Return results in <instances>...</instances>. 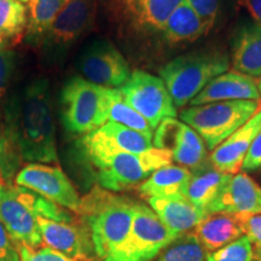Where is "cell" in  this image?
<instances>
[{"instance_id":"1","label":"cell","mask_w":261,"mask_h":261,"mask_svg":"<svg viewBox=\"0 0 261 261\" xmlns=\"http://www.w3.org/2000/svg\"><path fill=\"white\" fill-rule=\"evenodd\" d=\"M4 119L3 126L23 161L57 162L56 126L47 79L32 80L12 94L6 102Z\"/></svg>"},{"instance_id":"2","label":"cell","mask_w":261,"mask_h":261,"mask_svg":"<svg viewBox=\"0 0 261 261\" xmlns=\"http://www.w3.org/2000/svg\"><path fill=\"white\" fill-rule=\"evenodd\" d=\"M77 149L84 161L96 173L99 187L114 192L140 185L155 171L173 161L171 152L163 149L152 148L143 154L117 150L98 129L81 137Z\"/></svg>"},{"instance_id":"3","label":"cell","mask_w":261,"mask_h":261,"mask_svg":"<svg viewBox=\"0 0 261 261\" xmlns=\"http://www.w3.org/2000/svg\"><path fill=\"white\" fill-rule=\"evenodd\" d=\"M135 205V201L100 187L81 198L77 215L89 232L97 259H106L123 242L132 226Z\"/></svg>"},{"instance_id":"4","label":"cell","mask_w":261,"mask_h":261,"mask_svg":"<svg viewBox=\"0 0 261 261\" xmlns=\"http://www.w3.org/2000/svg\"><path fill=\"white\" fill-rule=\"evenodd\" d=\"M230 67L227 54L219 48H202L169 61L160 76L177 109L190 103L202 90Z\"/></svg>"},{"instance_id":"5","label":"cell","mask_w":261,"mask_h":261,"mask_svg":"<svg viewBox=\"0 0 261 261\" xmlns=\"http://www.w3.org/2000/svg\"><path fill=\"white\" fill-rule=\"evenodd\" d=\"M115 89L103 87L81 76L64 84L60 97L61 121L73 135H87L106 125Z\"/></svg>"},{"instance_id":"6","label":"cell","mask_w":261,"mask_h":261,"mask_svg":"<svg viewBox=\"0 0 261 261\" xmlns=\"http://www.w3.org/2000/svg\"><path fill=\"white\" fill-rule=\"evenodd\" d=\"M260 109V100H228L190 107L180 113V119L213 151Z\"/></svg>"},{"instance_id":"7","label":"cell","mask_w":261,"mask_h":261,"mask_svg":"<svg viewBox=\"0 0 261 261\" xmlns=\"http://www.w3.org/2000/svg\"><path fill=\"white\" fill-rule=\"evenodd\" d=\"M109 19L135 40L162 34L166 22L184 0H102Z\"/></svg>"},{"instance_id":"8","label":"cell","mask_w":261,"mask_h":261,"mask_svg":"<svg viewBox=\"0 0 261 261\" xmlns=\"http://www.w3.org/2000/svg\"><path fill=\"white\" fill-rule=\"evenodd\" d=\"M177 238L151 208L136 202L128 234L102 261H152Z\"/></svg>"},{"instance_id":"9","label":"cell","mask_w":261,"mask_h":261,"mask_svg":"<svg viewBox=\"0 0 261 261\" xmlns=\"http://www.w3.org/2000/svg\"><path fill=\"white\" fill-rule=\"evenodd\" d=\"M119 90L126 103L144 117L152 129L165 119L177 116V108L161 77L137 69Z\"/></svg>"},{"instance_id":"10","label":"cell","mask_w":261,"mask_h":261,"mask_svg":"<svg viewBox=\"0 0 261 261\" xmlns=\"http://www.w3.org/2000/svg\"><path fill=\"white\" fill-rule=\"evenodd\" d=\"M77 68L84 79L103 87H121L130 76L123 55L106 39H98L81 51Z\"/></svg>"},{"instance_id":"11","label":"cell","mask_w":261,"mask_h":261,"mask_svg":"<svg viewBox=\"0 0 261 261\" xmlns=\"http://www.w3.org/2000/svg\"><path fill=\"white\" fill-rule=\"evenodd\" d=\"M99 0H70L44 38L52 58L65 54L94 24Z\"/></svg>"},{"instance_id":"12","label":"cell","mask_w":261,"mask_h":261,"mask_svg":"<svg viewBox=\"0 0 261 261\" xmlns=\"http://www.w3.org/2000/svg\"><path fill=\"white\" fill-rule=\"evenodd\" d=\"M15 184L44 196L61 207L79 213L81 198L73 182L60 167L29 163L17 173Z\"/></svg>"},{"instance_id":"13","label":"cell","mask_w":261,"mask_h":261,"mask_svg":"<svg viewBox=\"0 0 261 261\" xmlns=\"http://www.w3.org/2000/svg\"><path fill=\"white\" fill-rule=\"evenodd\" d=\"M152 142L154 148L171 152L172 159L182 167L197 169L207 158L203 139L190 126L174 117H168L160 123Z\"/></svg>"},{"instance_id":"14","label":"cell","mask_w":261,"mask_h":261,"mask_svg":"<svg viewBox=\"0 0 261 261\" xmlns=\"http://www.w3.org/2000/svg\"><path fill=\"white\" fill-rule=\"evenodd\" d=\"M42 242L75 261H90L96 257L86 227L77 219L73 223H60L37 218Z\"/></svg>"},{"instance_id":"15","label":"cell","mask_w":261,"mask_h":261,"mask_svg":"<svg viewBox=\"0 0 261 261\" xmlns=\"http://www.w3.org/2000/svg\"><path fill=\"white\" fill-rule=\"evenodd\" d=\"M0 221L17 244L38 248L42 243L37 217L16 197L11 185H0Z\"/></svg>"},{"instance_id":"16","label":"cell","mask_w":261,"mask_h":261,"mask_svg":"<svg viewBox=\"0 0 261 261\" xmlns=\"http://www.w3.org/2000/svg\"><path fill=\"white\" fill-rule=\"evenodd\" d=\"M205 213L261 214V187L246 173H237L208 205Z\"/></svg>"},{"instance_id":"17","label":"cell","mask_w":261,"mask_h":261,"mask_svg":"<svg viewBox=\"0 0 261 261\" xmlns=\"http://www.w3.org/2000/svg\"><path fill=\"white\" fill-rule=\"evenodd\" d=\"M260 130L261 109L249 121L213 150L210 160L214 169L225 174H237L242 169L244 159Z\"/></svg>"},{"instance_id":"18","label":"cell","mask_w":261,"mask_h":261,"mask_svg":"<svg viewBox=\"0 0 261 261\" xmlns=\"http://www.w3.org/2000/svg\"><path fill=\"white\" fill-rule=\"evenodd\" d=\"M257 83L253 77L237 71H228L211 81L200 93L190 100L191 107L228 102V100H259Z\"/></svg>"},{"instance_id":"19","label":"cell","mask_w":261,"mask_h":261,"mask_svg":"<svg viewBox=\"0 0 261 261\" xmlns=\"http://www.w3.org/2000/svg\"><path fill=\"white\" fill-rule=\"evenodd\" d=\"M148 203L163 225L178 237L195 228L208 215L185 197H150Z\"/></svg>"},{"instance_id":"20","label":"cell","mask_w":261,"mask_h":261,"mask_svg":"<svg viewBox=\"0 0 261 261\" xmlns=\"http://www.w3.org/2000/svg\"><path fill=\"white\" fill-rule=\"evenodd\" d=\"M232 65L237 73L261 76V24L244 23L237 29L232 42Z\"/></svg>"},{"instance_id":"21","label":"cell","mask_w":261,"mask_h":261,"mask_svg":"<svg viewBox=\"0 0 261 261\" xmlns=\"http://www.w3.org/2000/svg\"><path fill=\"white\" fill-rule=\"evenodd\" d=\"M194 230L192 233L208 254L243 236L237 215L228 213L208 214Z\"/></svg>"},{"instance_id":"22","label":"cell","mask_w":261,"mask_h":261,"mask_svg":"<svg viewBox=\"0 0 261 261\" xmlns=\"http://www.w3.org/2000/svg\"><path fill=\"white\" fill-rule=\"evenodd\" d=\"M191 175L190 169L182 166H165L145 179L138 187V192L146 198L185 197Z\"/></svg>"},{"instance_id":"23","label":"cell","mask_w":261,"mask_h":261,"mask_svg":"<svg viewBox=\"0 0 261 261\" xmlns=\"http://www.w3.org/2000/svg\"><path fill=\"white\" fill-rule=\"evenodd\" d=\"M207 22H204L197 12L182 2L172 12L162 31V39L166 44L178 45L182 42H192L211 31Z\"/></svg>"},{"instance_id":"24","label":"cell","mask_w":261,"mask_h":261,"mask_svg":"<svg viewBox=\"0 0 261 261\" xmlns=\"http://www.w3.org/2000/svg\"><path fill=\"white\" fill-rule=\"evenodd\" d=\"M231 177V174H225L214 168L195 173L189 181L185 197L196 207L205 212Z\"/></svg>"},{"instance_id":"25","label":"cell","mask_w":261,"mask_h":261,"mask_svg":"<svg viewBox=\"0 0 261 261\" xmlns=\"http://www.w3.org/2000/svg\"><path fill=\"white\" fill-rule=\"evenodd\" d=\"M70 0H29L27 40L37 44L44 40L56 18Z\"/></svg>"},{"instance_id":"26","label":"cell","mask_w":261,"mask_h":261,"mask_svg":"<svg viewBox=\"0 0 261 261\" xmlns=\"http://www.w3.org/2000/svg\"><path fill=\"white\" fill-rule=\"evenodd\" d=\"M99 133L112 144L114 148L121 151L132 152V154H143L154 148L152 138L143 133L130 129L128 127L115 122H107L100 128Z\"/></svg>"},{"instance_id":"27","label":"cell","mask_w":261,"mask_h":261,"mask_svg":"<svg viewBox=\"0 0 261 261\" xmlns=\"http://www.w3.org/2000/svg\"><path fill=\"white\" fill-rule=\"evenodd\" d=\"M11 189L16 197L37 218H44V219L60 221V223H73L75 221L74 215L70 212L47 200L44 196L16 184H12Z\"/></svg>"},{"instance_id":"28","label":"cell","mask_w":261,"mask_h":261,"mask_svg":"<svg viewBox=\"0 0 261 261\" xmlns=\"http://www.w3.org/2000/svg\"><path fill=\"white\" fill-rule=\"evenodd\" d=\"M28 24L27 6L18 0H0V37L18 38Z\"/></svg>"},{"instance_id":"29","label":"cell","mask_w":261,"mask_h":261,"mask_svg":"<svg viewBox=\"0 0 261 261\" xmlns=\"http://www.w3.org/2000/svg\"><path fill=\"white\" fill-rule=\"evenodd\" d=\"M109 121L128 127L130 129H135L152 138V128L150 127L149 122L126 103L119 89H115V92H114L109 112Z\"/></svg>"},{"instance_id":"30","label":"cell","mask_w":261,"mask_h":261,"mask_svg":"<svg viewBox=\"0 0 261 261\" xmlns=\"http://www.w3.org/2000/svg\"><path fill=\"white\" fill-rule=\"evenodd\" d=\"M207 254L194 233H185L163 250L156 261H205Z\"/></svg>"},{"instance_id":"31","label":"cell","mask_w":261,"mask_h":261,"mask_svg":"<svg viewBox=\"0 0 261 261\" xmlns=\"http://www.w3.org/2000/svg\"><path fill=\"white\" fill-rule=\"evenodd\" d=\"M205 261H255L254 250L247 236L240 237L213 253L207 254Z\"/></svg>"},{"instance_id":"32","label":"cell","mask_w":261,"mask_h":261,"mask_svg":"<svg viewBox=\"0 0 261 261\" xmlns=\"http://www.w3.org/2000/svg\"><path fill=\"white\" fill-rule=\"evenodd\" d=\"M254 250V257L261 256V214H236Z\"/></svg>"},{"instance_id":"33","label":"cell","mask_w":261,"mask_h":261,"mask_svg":"<svg viewBox=\"0 0 261 261\" xmlns=\"http://www.w3.org/2000/svg\"><path fill=\"white\" fill-rule=\"evenodd\" d=\"M21 261H75L65 256L50 247L32 248L24 244H18Z\"/></svg>"},{"instance_id":"34","label":"cell","mask_w":261,"mask_h":261,"mask_svg":"<svg viewBox=\"0 0 261 261\" xmlns=\"http://www.w3.org/2000/svg\"><path fill=\"white\" fill-rule=\"evenodd\" d=\"M16 67H17V55L15 51L6 50L0 51V97H3L9 89L10 81L14 76Z\"/></svg>"},{"instance_id":"35","label":"cell","mask_w":261,"mask_h":261,"mask_svg":"<svg viewBox=\"0 0 261 261\" xmlns=\"http://www.w3.org/2000/svg\"><path fill=\"white\" fill-rule=\"evenodd\" d=\"M192 9L197 12V15L207 22L211 28L219 17L220 2L219 0H185Z\"/></svg>"},{"instance_id":"36","label":"cell","mask_w":261,"mask_h":261,"mask_svg":"<svg viewBox=\"0 0 261 261\" xmlns=\"http://www.w3.org/2000/svg\"><path fill=\"white\" fill-rule=\"evenodd\" d=\"M0 261H21L18 244L0 221Z\"/></svg>"},{"instance_id":"37","label":"cell","mask_w":261,"mask_h":261,"mask_svg":"<svg viewBox=\"0 0 261 261\" xmlns=\"http://www.w3.org/2000/svg\"><path fill=\"white\" fill-rule=\"evenodd\" d=\"M242 169L246 172L261 169V130L250 145L249 151L244 159Z\"/></svg>"},{"instance_id":"38","label":"cell","mask_w":261,"mask_h":261,"mask_svg":"<svg viewBox=\"0 0 261 261\" xmlns=\"http://www.w3.org/2000/svg\"><path fill=\"white\" fill-rule=\"evenodd\" d=\"M240 5L248 10L256 23L261 24V0H242Z\"/></svg>"},{"instance_id":"39","label":"cell","mask_w":261,"mask_h":261,"mask_svg":"<svg viewBox=\"0 0 261 261\" xmlns=\"http://www.w3.org/2000/svg\"><path fill=\"white\" fill-rule=\"evenodd\" d=\"M4 137H5V130H4V127H3V125H0V148H2L3 142H4ZM2 184H4V181H3L2 174H0V185H2Z\"/></svg>"},{"instance_id":"40","label":"cell","mask_w":261,"mask_h":261,"mask_svg":"<svg viewBox=\"0 0 261 261\" xmlns=\"http://www.w3.org/2000/svg\"><path fill=\"white\" fill-rule=\"evenodd\" d=\"M8 45H9V40H8V39L0 37V51L6 50V48H8Z\"/></svg>"},{"instance_id":"41","label":"cell","mask_w":261,"mask_h":261,"mask_svg":"<svg viewBox=\"0 0 261 261\" xmlns=\"http://www.w3.org/2000/svg\"><path fill=\"white\" fill-rule=\"evenodd\" d=\"M257 89H259V93H260V98H261V79L257 81Z\"/></svg>"},{"instance_id":"42","label":"cell","mask_w":261,"mask_h":261,"mask_svg":"<svg viewBox=\"0 0 261 261\" xmlns=\"http://www.w3.org/2000/svg\"><path fill=\"white\" fill-rule=\"evenodd\" d=\"M254 260H255V261H261V256H257V257H254Z\"/></svg>"},{"instance_id":"43","label":"cell","mask_w":261,"mask_h":261,"mask_svg":"<svg viewBox=\"0 0 261 261\" xmlns=\"http://www.w3.org/2000/svg\"><path fill=\"white\" fill-rule=\"evenodd\" d=\"M18 2H21V3H28L29 0H18Z\"/></svg>"},{"instance_id":"44","label":"cell","mask_w":261,"mask_h":261,"mask_svg":"<svg viewBox=\"0 0 261 261\" xmlns=\"http://www.w3.org/2000/svg\"><path fill=\"white\" fill-rule=\"evenodd\" d=\"M236 2L238 3V4H240V3H241V2H242V0H236Z\"/></svg>"}]
</instances>
